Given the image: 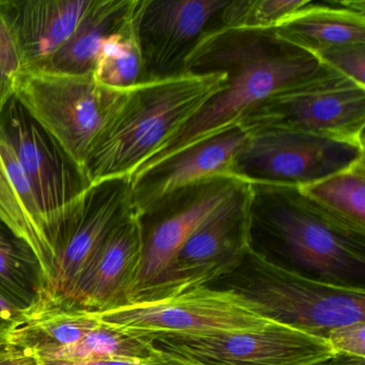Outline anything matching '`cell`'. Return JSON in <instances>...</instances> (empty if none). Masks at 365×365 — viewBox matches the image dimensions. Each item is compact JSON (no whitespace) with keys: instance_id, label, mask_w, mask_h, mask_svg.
<instances>
[{"instance_id":"obj_1","label":"cell","mask_w":365,"mask_h":365,"mask_svg":"<svg viewBox=\"0 0 365 365\" xmlns=\"http://www.w3.org/2000/svg\"><path fill=\"white\" fill-rule=\"evenodd\" d=\"M324 67L311 53L277 37L273 29L217 27L207 31L187 57L185 73L222 72L225 87L136 170L237 125L256 104Z\"/></svg>"},{"instance_id":"obj_2","label":"cell","mask_w":365,"mask_h":365,"mask_svg":"<svg viewBox=\"0 0 365 365\" xmlns=\"http://www.w3.org/2000/svg\"><path fill=\"white\" fill-rule=\"evenodd\" d=\"M250 185V250L275 266L333 285L365 289V230L294 185Z\"/></svg>"},{"instance_id":"obj_3","label":"cell","mask_w":365,"mask_h":365,"mask_svg":"<svg viewBox=\"0 0 365 365\" xmlns=\"http://www.w3.org/2000/svg\"><path fill=\"white\" fill-rule=\"evenodd\" d=\"M225 73H183L136 85L106 123L83 168L91 185L130 177L225 87Z\"/></svg>"},{"instance_id":"obj_4","label":"cell","mask_w":365,"mask_h":365,"mask_svg":"<svg viewBox=\"0 0 365 365\" xmlns=\"http://www.w3.org/2000/svg\"><path fill=\"white\" fill-rule=\"evenodd\" d=\"M208 287L232 292L270 322L324 339L332 329L365 322L363 288L302 277L267 262L250 249L238 267Z\"/></svg>"},{"instance_id":"obj_5","label":"cell","mask_w":365,"mask_h":365,"mask_svg":"<svg viewBox=\"0 0 365 365\" xmlns=\"http://www.w3.org/2000/svg\"><path fill=\"white\" fill-rule=\"evenodd\" d=\"M0 138L14 151L35 191L58 260L67 230L93 185L82 164L29 114L14 95L0 110Z\"/></svg>"},{"instance_id":"obj_6","label":"cell","mask_w":365,"mask_h":365,"mask_svg":"<svg viewBox=\"0 0 365 365\" xmlns=\"http://www.w3.org/2000/svg\"><path fill=\"white\" fill-rule=\"evenodd\" d=\"M85 76L21 71L14 95L29 114L78 162L84 163L93 143L127 97Z\"/></svg>"},{"instance_id":"obj_7","label":"cell","mask_w":365,"mask_h":365,"mask_svg":"<svg viewBox=\"0 0 365 365\" xmlns=\"http://www.w3.org/2000/svg\"><path fill=\"white\" fill-rule=\"evenodd\" d=\"M237 125L247 133L296 130L365 142V86L326 66L256 104Z\"/></svg>"},{"instance_id":"obj_8","label":"cell","mask_w":365,"mask_h":365,"mask_svg":"<svg viewBox=\"0 0 365 365\" xmlns=\"http://www.w3.org/2000/svg\"><path fill=\"white\" fill-rule=\"evenodd\" d=\"M365 142L296 130L247 134L232 166L245 182L303 187L365 161Z\"/></svg>"},{"instance_id":"obj_9","label":"cell","mask_w":365,"mask_h":365,"mask_svg":"<svg viewBox=\"0 0 365 365\" xmlns=\"http://www.w3.org/2000/svg\"><path fill=\"white\" fill-rule=\"evenodd\" d=\"M245 181L215 175L162 194L135 213L142 259L132 304L146 300L189 237Z\"/></svg>"},{"instance_id":"obj_10","label":"cell","mask_w":365,"mask_h":365,"mask_svg":"<svg viewBox=\"0 0 365 365\" xmlns=\"http://www.w3.org/2000/svg\"><path fill=\"white\" fill-rule=\"evenodd\" d=\"M162 354L193 365H315L334 356L322 337L279 324L208 335H145Z\"/></svg>"},{"instance_id":"obj_11","label":"cell","mask_w":365,"mask_h":365,"mask_svg":"<svg viewBox=\"0 0 365 365\" xmlns=\"http://www.w3.org/2000/svg\"><path fill=\"white\" fill-rule=\"evenodd\" d=\"M249 205L245 182L189 237L143 303L205 287L238 267L250 249Z\"/></svg>"},{"instance_id":"obj_12","label":"cell","mask_w":365,"mask_h":365,"mask_svg":"<svg viewBox=\"0 0 365 365\" xmlns=\"http://www.w3.org/2000/svg\"><path fill=\"white\" fill-rule=\"evenodd\" d=\"M101 322L136 336L168 333L208 335L262 329L275 324L238 297L215 288H195L155 302L136 303L99 314Z\"/></svg>"},{"instance_id":"obj_13","label":"cell","mask_w":365,"mask_h":365,"mask_svg":"<svg viewBox=\"0 0 365 365\" xmlns=\"http://www.w3.org/2000/svg\"><path fill=\"white\" fill-rule=\"evenodd\" d=\"M226 0H136L134 26L143 83L185 73V61L211 29Z\"/></svg>"},{"instance_id":"obj_14","label":"cell","mask_w":365,"mask_h":365,"mask_svg":"<svg viewBox=\"0 0 365 365\" xmlns=\"http://www.w3.org/2000/svg\"><path fill=\"white\" fill-rule=\"evenodd\" d=\"M142 259L135 213L112 232L63 296L69 304L103 314L132 304Z\"/></svg>"},{"instance_id":"obj_15","label":"cell","mask_w":365,"mask_h":365,"mask_svg":"<svg viewBox=\"0 0 365 365\" xmlns=\"http://www.w3.org/2000/svg\"><path fill=\"white\" fill-rule=\"evenodd\" d=\"M133 213L130 177L91 185L59 250L56 279L48 294L63 296L112 232Z\"/></svg>"},{"instance_id":"obj_16","label":"cell","mask_w":365,"mask_h":365,"mask_svg":"<svg viewBox=\"0 0 365 365\" xmlns=\"http://www.w3.org/2000/svg\"><path fill=\"white\" fill-rule=\"evenodd\" d=\"M247 134L238 125H232L153 165L136 170L130 176L134 212L181 185L205 177L232 175V162Z\"/></svg>"},{"instance_id":"obj_17","label":"cell","mask_w":365,"mask_h":365,"mask_svg":"<svg viewBox=\"0 0 365 365\" xmlns=\"http://www.w3.org/2000/svg\"><path fill=\"white\" fill-rule=\"evenodd\" d=\"M93 0H0L22 70L35 71L71 38Z\"/></svg>"},{"instance_id":"obj_18","label":"cell","mask_w":365,"mask_h":365,"mask_svg":"<svg viewBox=\"0 0 365 365\" xmlns=\"http://www.w3.org/2000/svg\"><path fill=\"white\" fill-rule=\"evenodd\" d=\"M0 220L37 256L46 292L52 290L56 279L57 259L46 217L35 191L14 151L0 138Z\"/></svg>"},{"instance_id":"obj_19","label":"cell","mask_w":365,"mask_h":365,"mask_svg":"<svg viewBox=\"0 0 365 365\" xmlns=\"http://www.w3.org/2000/svg\"><path fill=\"white\" fill-rule=\"evenodd\" d=\"M273 31L312 55L335 46L365 44V1L309 0Z\"/></svg>"},{"instance_id":"obj_20","label":"cell","mask_w":365,"mask_h":365,"mask_svg":"<svg viewBox=\"0 0 365 365\" xmlns=\"http://www.w3.org/2000/svg\"><path fill=\"white\" fill-rule=\"evenodd\" d=\"M99 324V314L44 294L34 307L22 312L8 341L42 361L80 341Z\"/></svg>"},{"instance_id":"obj_21","label":"cell","mask_w":365,"mask_h":365,"mask_svg":"<svg viewBox=\"0 0 365 365\" xmlns=\"http://www.w3.org/2000/svg\"><path fill=\"white\" fill-rule=\"evenodd\" d=\"M133 6L134 0H93L67 43L35 71L93 73L104 42L125 24Z\"/></svg>"},{"instance_id":"obj_22","label":"cell","mask_w":365,"mask_h":365,"mask_svg":"<svg viewBox=\"0 0 365 365\" xmlns=\"http://www.w3.org/2000/svg\"><path fill=\"white\" fill-rule=\"evenodd\" d=\"M46 292V277L37 256L0 220V297L25 311Z\"/></svg>"},{"instance_id":"obj_23","label":"cell","mask_w":365,"mask_h":365,"mask_svg":"<svg viewBox=\"0 0 365 365\" xmlns=\"http://www.w3.org/2000/svg\"><path fill=\"white\" fill-rule=\"evenodd\" d=\"M163 358L164 354L147 337L129 334L100 320L84 339L46 360L155 361Z\"/></svg>"},{"instance_id":"obj_24","label":"cell","mask_w":365,"mask_h":365,"mask_svg":"<svg viewBox=\"0 0 365 365\" xmlns=\"http://www.w3.org/2000/svg\"><path fill=\"white\" fill-rule=\"evenodd\" d=\"M133 9L125 24L104 42L98 56L93 76L98 82L110 88H133L143 84V61L134 26Z\"/></svg>"},{"instance_id":"obj_25","label":"cell","mask_w":365,"mask_h":365,"mask_svg":"<svg viewBox=\"0 0 365 365\" xmlns=\"http://www.w3.org/2000/svg\"><path fill=\"white\" fill-rule=\"evenodd\" d=\"M301 190L337 217L365 230V161Z\"/></svg>"},{"instance_id":"obj_26","label":"cell","mask_w":365,"mask_h":365,"mask_svg":"<svg viewBox=\"0 0 365 365\" xmlns=\"http://www.w3.org/2000/svg\"><path fill=\"white\" fill-rule=\"evenodd\" d=\"M309 0H235L217 16V27L274 29L284 19L304 7Z\"/></svg>"},{"instance_id":"obj_27","label":"cell","mask_w":365,"mask_h":365,"mask_svg":"<svg viewBox=\"0 0 365 365\" xmlns=\"http://www.w3.org/2000/svg\"><path fill=\"white\" fill-rule=\"evenodd\" d=\"M314 56L327 67L365 86V44H347L316 53Z\"/></svg>"},{"instance_id":"obj_28","label":"cell","mask_w":365,"mask_h":365,"mask_svg":"<svg viewBox=\"0 0 365 365\" xmlns=\"http://www.w3.org/2000/svg\"><path fill=\"white\" fill-rule=\"evenodd\" d=\"M22 70L20 56L0 16V110L14 95V83Z\"/></svg>"},{"instance_id":"obj_29","label":"cell","mask_w":365,"mask_h":365,"mask_svg":"<svg viewBox=\"0 0 365 365\" xmlns=\"http://www.w3.org/2000/svg\"><path fill=\"white\" fill-rule=\"evenodd\" d=\"M326 339L335 354L365 359V322L332 329Z\"/></svg>"},{"instance_id":"obj_30","label":"cell","mask_w":365,"mask_h":365,"mask_svg":"<svg viewBox=\"0 0 365 365\" xmlns=\"http://www.w3.org/2000/svg\"><path fill=\"white\" fill-rule=\"evenodd\" d=\"M39 365H193L164 354L161 360H43L38 361Z\"/></svg>"},{"instance_id":"obj_31","label":"cell","mask_w":365,"mask_h":365,"mask_svg":"<svg viewBox=\"0 0 365 365\" xmlns=\"http://www.w3.org/2000/svg\"><path fill=\"white\" fill-rule=\"evenodd\" d=\"M22 309L0 297V347L9 345V335L22 314Z\"/></svg>"},{"instance_id":"obj_32","label":"cell","mask_w":365,"mask_h":365,"mask_svg":"<svg viewBox=\"0 0 365 365\" xmlns=\"http://www.w3.org/2000/svg\"><path fill=\"white\" fill-rule=\"evenodd\" d=\"M0 365H39L37 359L16 346L0 347Z\"/></svg>"},{"instance_id":"obj_33","label":"cell","mask_w":365,"mask_h":365,"mask_svg":"<svg viewBox=\"0 0 365 365\" xmlns=\"http://www.w3.org/2000/svg\"><path fill=\"white\" fill-rule=\"evenodd\" d=\"M315 365H365V359L354 358V356L336 354Z\"/></svg>"}]
</instances>
